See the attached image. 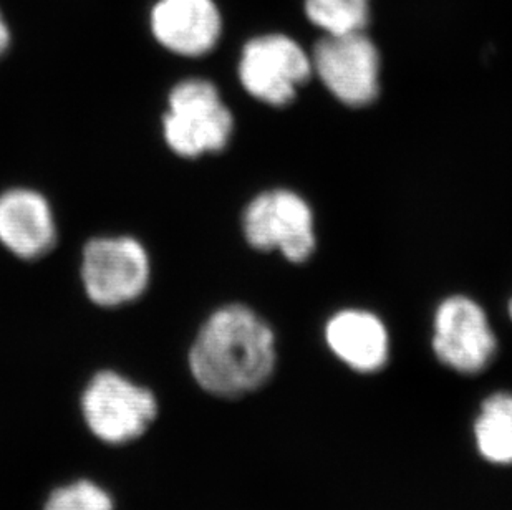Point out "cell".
<instances>
[{
  "label": "cell",
  "mask_w": 512,
  "mask_h": 510,
  "mask_svg": "<svg viewBox=\"0 0 512 510\" xmlns=\"http://www.w3.org/2000/svg\"><path fill=\"white\" fill-rule=\"evenodd\" d=\"M194 380L209 395L239 398L261 388L276 366L271 327L246 305L211 313L189 348Z\"/></svg>",
  "instance_id": "1"
},
{
  "label": "cell",
  "mask_w": 512,
  "mask_h": 510,
  "mask_svg": "<svg viewBox=\"0 0 512 510\" xmlns=\"http://www.w3.org/2000/svg\"><path fill=\"white\" fill-rule=\"evenodd\" d=\"M161 128L174 154L193 159L223 151L231 140L234 118L213 82L188 78L171 90Z\"/></svg>",
  "instance_id": "2"
},
{
  "label": "cell",
  "mask_w": 512,
  "mask_h": 510,
  "mask_svg": "<svg viewBox=\"0 0 512 510\" xmlns=\"http://www.w3.org/2000/svg\"><path fill=\"white\" fill-rule=\"evenodd\" d=\"M80 277L85 294L98 307L131 304L150 285V255L135 237H95L83 247Z\"/></svg>",
  "instance_id": "3"
},
{
  "label": "cell",
  "mask_w": 512,
  "mask_h": 510,
  "mask_svg": "<svg viewBox=\"0 0 512 510\" xmlns=\"http://www.w3.org/2000/svg\"><path fill=\"white\" fill-rule=\"evenodd\" d=\"M80 408L93 436L112 446L141 438L158 416V401L150 390L110 370L93 376Z\"/></svg>",
  "instance_id": "4"
},
{
  "label": "cell",
  "mask_w": 512,
  "mask_h": 510,
  "mask_svg": "<svg viewBox=\"0 0 512 510\" xmlns=\"http://www.w3.org/2000/svg\"><path fill=\"white\" fill-rule=\"evenodd\" d=\"M242 231L249 246L257 251L279 249L294 264L314 254V214L289 189L266 191L252 199L242 214Z\"/></svg>",
  "instance_id": "5"
},
{
  "label": "cell",
  "mask_w": 512,
  "mask_h": 510,
  "mask_svg": "<svg viewBox=\"0 0 512 510\" xmlns=\"http://www.w3.org/2000/svg\"><path fill=\"white\" fill-rule=\"evenodd\" d=\"M239 80L251 97L271 106L289 105L309 82L312 58L294 39L266 34L247 40L239 60Z\"/></svg>",
  "instance_id": "6"
},
{
  "label": "cell",
  "mask_w": 512,
  "mask_h": 510,
  "mask_svg": "<svg viewBox=\"0 0 512 510\" xmlns=\"http://www.w3.org/2000/svg\"><path fill=\"white\" fill-rule=\"evenodd\" d=\"M310 58L317 77L340 102L360 108L377 100L380 53L363 32L325 34Z\"/></svg>",
  "instance_id": "7"
},
{
  "label": "cell",
  "mask_w": 512,
  "mask_h": 510,
  "mask_svg": "<svg viewBox=\"0 0 512 510\" xmlns=\"http://www.w3.org/2000/svg\"><path fill=\"white\" fill-rule=\"evenodd\" d=\"M498 348L483 308L464 295H453L436 310L433 350L459 373H478Z\"/></svg>",
  "instance_id": "8"
},
{
  "label": "cell",
  "mask_w": 512,
  "mask_h": 510,
  "mask_svg": "<svg viewBox=\"0 0 512 510\" xmlns=\"http://www.w3.org/2000/svg\"><path fill=\"white\" fill-rule=\"evenodd\" d=\"M148 22L153 39L179 57L208 55L223 35L216 0H156Z\"/></svg>",
  "instance_id": "9"
},
{
  "label": "cell",
  "mask_w": 512,
  "mask_h": 510,
  "mask_svg": "<svg viewBox=\"0 0 512 510\" xmlns=\"http://www.w3.org/2000/svg\"><path fill=\"white\" fill-rule=\"evenodd\" d=\"M57 224L49 199L30 188L0 194V244L15 257L35 260L54 249Z\"/></svg>",
  "instance_id": "10"
},
{
  "label": "cell",
  "mask_w": 512,
  "mask_h": 510,
  "mask_svg": "<svg viewBox=\"0 0 512 510\" xmlns=\"http://www.w3.org/2000/svg\"><path fill=\"white\" fill-rule=\"evenodd\" d=\"M330 350L353 370L372 373L388 358V333L382 320L365 310H342L325 328Z\"/></svg>",
  "instance_id": "11"
},
{
  "label": "cell",
  "mask_w": 512,
  "mask_h": 510,
  "mask_svg": "<svg viewBox=\"0 0 512 510\" xmlns=\"http://www.w3.org/2000/svg\"><path fill=\"white\" fill-rule=\"evenodd\" d=\"M474 431L484 458L494 464H512V395L489 396Z\"/></svg>",
  "instance_id": "12"
},
{
  "label": "cell",
  "mask_w": 512,
  "mask_h": 510,
  "mask_svg": "<svg viewBox=\"0 0 512 510\" xmlns=\"http://www.w3.org/2000/svg\"><path fill=\"white\" fill-rule=\"evenodd\" d=\"M307 19L325 34L363 32L370 15L368 0H305Z\"/></svg>",
  "instance_id": "13"
},
{
  "label": "cell",
  "mask_w": 512,
  "mask_h": 510,
  "mask_svg": "<svg viewBox=\"0 0 512 510\" xmlns=\"http://www.w3.org/2000/svg\"><path fill=\"white\" fill-rule=\"evenodd\" d=\"M44 510H115V502L103 487L83 479L55 489Z\"/></svg>",
  "instance_id": "14"
},
{
  "label": "cell",
  "mask_w": 512,
  "mask_h": 510,
  "mask_svg": "<svg viewBox=\"0 0 512 510\" xmlns=\"http://www.w3.org/2000/svg\"><path fill=\"white\" fill-rule=\"evenodd\" d=\"M12 44V32H10V25L5 19V14L0 9V58L4 57L7 50L10 49Z\"/></svg>",
  "instance_id": "15"
},
{
  "label": "cell",
  "mask_w": 512,
  "mask_h": 510,
  "mask_svg": "<svg viewBox=\"0 0 512 510\" xmlns=\"http://www.w3.org/2000/svg\"><path fill=\"white\" fill-rule=\"evenodd\" d=\"M508 310H509V317H511V320H512V299H511V302H509Z\"/></svg>",
  "instance_id": "16"
}]
</instances>
